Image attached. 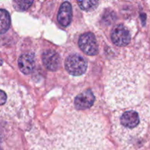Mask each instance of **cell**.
<instances>
[{
  "instance_id": "cell-11",
  "label": "cell",
  "mask_w": 150,
  "mask_h": 150,
  "mask_svg": "<svg viewBox=\"0 0 150 150\" xmlns=\"http://www.w3.org/2000/svg\"><path fill=\"white\" fill-rule=\"evenodd\" d=\"M81 9L85 11L94 10L98 5V0H77Z\"/></svg>"
},
{
  "instance_id": "cell-5",
  "label": "cell",
  "mask_w": 150,
  "mask_h": 150,
  "mask_svg": "<svg viewBox=\"0 0 150 150\" xmlns=\"http://www.w3.org/2000/svg\"><path fill=\"white\" fill-rule=\"evenodd\" d=\"M111 38L116 46H125L130 42V34L125 26L118 24L111 32Z\"/></svg>"
},
{
  "instance_id": "cell-4",
  "label": "cell",
  "mask_w": 150,
  "mask_h": 150,
  "mask_svg": "<svg viewBox=\"0 0 150 150\" xmlns=\"http://www.w3.org/2000/svg\"><path fill=\"white\" fill-rule=\"evenodd\" d=\"M81 49L87 55H96L98 52V44L95 35L92 32L82 34L79 40Z\"/></svg>"
},
{
  "instance_id": "cell-12",
  "label": "cell",
  "mask_w": 150,
  "mask_h": 150,
  "mask_svg": "<svg viewBox=\"0 0 150 150\" xmlns=\"http://www.w3.org/2000/svg\"><path fill=\"white\" fill-rule=\"evenodd\" d=\"M33 1L34 0H18V4L21 10H26L30 7L33 3Z\"/></svg>"
},
{
  "instance_id": "cell-2",
  "label": "cell",
  "mask_w": 150,
  "mask_h": 150,
  "mask_svg": "<svg viewBox=\"0 0 150 150\" xmlns=\"http://www.w3.org/2000/svg\"><path fill=\"white\" fill-rule=\"evenodd\" d=\"M140 113L136 110L117 113L114 116L113 133L117 140H127L139 128L141 124Z\"/></svg>"
},
{
  "instance_id": "cell-10",
  "label": "cell",
  "mask_w": 150,
  "mask_h": 150,
  "mask_svg": "<svg viewBox=\"0 0 150 150\" xmlns=\"http://www.w3.org/2000/svg\"><path fill=\"white\" fill-rule=\"evenodd\" d=\"M10 26V13L4 9L0 10V34H4Z\"/></svg>"
},
{
  "instance_id": "cell-3",
  "label": "cell",
  "mask_w": 150,
  "mask_h": 150,
  "mask_svg": "<svg viewBox=\"0 0 150 150\" xmlns=\"http://www.w3.org/2000/svg\"><path fill=\"white\" fill-rule=\"evenodd\" d=\"M64 66L70 74L73 76H80L86 72L87 63L82 56L73 54H70L66 58Z\"/></svg>"
},
{
  "instance_id": "cell-8",
  "label": "cell",
  "mask_w": 150,
  "mask_h": 150,
  "mask_svg": "<svg viewBox=\"0 0 150 150\" xmlns=\"http://www.w3.org/2000/svg\"><path fill=\"white\" fill-rule=\"evenodd\" d=\"M73 17V9L71 4L68 1L62 3L57 15L59 23L63 26H67L70 24Z\"/></svg>"
},
{
  "instance_id": "cell-7",
  "label": "cell",
  "mask_w": 150,
  "mask_h": 150,
  "mask_svg": "<svg viewBox=\"0 0 150 150\" xmlns=\"http://www.w3.org/2000/svg\"><path fill=\"white\" fill-rule=\"evenodd\" d=\"M42 62L47 69L50 71H57L60 66V57L58 53L52 49L44 51L42 56Z\"/></svg>"
},
{
  "instance_id": "cell-9",
  "label": "cell",
  "mask_w": 150,
  "mask_h": 150,
  "mask_svg": "<svg viewBox=\"0 0 150 150\" xmlns=\"http://www.w3.org/2000/svg\"><path fill=\"white\" fill-rule=\"evenodd\" d=\"M18 63L21 71L24 74H29L33 71L35 66L34 55L31 53H24L20 56Z\"/></svg>"
},
{
  "instance_id": "cell-1",
  "label": "cell",
  "mask_w": 150,
  "mask_h": 150,
  "mask_svg": "<svg viewBox=\"0 0 150 150\" xmlns=\"http://www.w3.org/2000/svg\"><path fill=\"white\" fill-rule=\"evenodd\" d=\"M105 127L98 116L75 114L56 135L57 150H103Z\"/></svg>"
},
{
  "instance_id": "cell-13",
  "label": "cell",
  "mask_w": 150,
  "mask_h": 150,
  "mask_svg": "<svg viewBox=\"0 0 150 150\" xmlns=\"http://www.w3.org/2000/svg\"><path fill=\"white\" fill-rule=\"evenodd\" d=\"M6 101H7V95L4 91L0 90V105L5 104Z\"/></svg>"
},
{
  "instance_id": "cell-14",
  "label": "cell",
  "mask_w": 150,
  "mask_h": 150,
  "mask_svg": "<svg viewBox=\"0 0 150 150\" xmlns=\"http://www.w3.org/2000/svg\"><path fill=\"white\" fill-rule=\"evenodd\" d=\"M1 65H2V60L0 59V66H1Z\"/></svg>"
},
{
  "instance_id": "cell-6",
  "label": "cell",
  "mask_w": 150,
  "mask_h": 150,
  "mask_svg": "<svg viewBox=\"0 0 150 150\" xmlns=\"http://www.w3.org/2000/svg\"><path fill=\"white\" fill-rule=\"evenodd\" d=\"M95 101V96L91 90L88 89L79 94L75 98V107L77 110H86L92 106Z\"/></svg>"
}]
</instances>
